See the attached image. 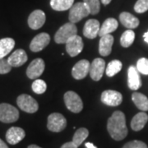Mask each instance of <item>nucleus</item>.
<instances>
[{
	"label": "nucleus",
	"instance_id": "24",
	"mask_svg": "<svg viewBox=\"0 0 148 148\" xmlns=\"http://www.w3.org/2000/svg\"><path fill=\"white\" fill-rule=\"evenodd\" d=\"M132 100L140 110L148 111V99L146 95L139 92H134L132 95Z\"/></svg>",
	"mask_w": 148,
	"mask_h": 148
},
{
	"label": "nucleus",
	"instance_id": "40",
	"mask_svg": "<svg viewBox=\"0 0 148 148\" xmlns=\"http://www.w3.org/2000/svg\"><path fill=\"white\" fill-rule=\"evenodd\" d=\"M27 148H41V147H40L39 146H37V145H30L29 147Z\"/></svg>",
	"mask_w": 148,
	"mask_h": 148
},
{
	"label": "nucleus",
	"instance_id": "4",
	"mask_svg": "<svg viewBox=\"0 0 148 148\" xmlns=\"http://www.w3.org/2000/svg\"><path fill=\"white\" fill-rule=\"evenodd\" d=\"M90 14V10L84 2H78L73 5L69 10V19L70 22L77 23Z\"/></svg>",
	"mask_w": 148,
	"mask_h": 148
},
{
	"label": "nucleus",
	"instance_id": "3",
	"mask_svg": "<svg viewBox=\"0 0 148 148\" xmlns=\"http://www.w3.org/2000/svg\"><path fill=\"white\" fill-rule=\"evenodd\" d=\"M64 103L66 107L73 113H80L83 109V103L79 95L76 92L69 90L67 91L64 96Z\"/></svg>",
	"mask_w": 148,
	"mask_h": 148
},
{
	"label": "nucleus",
	"instance_id": "7",
	"mask_svg": "<svg viewBox=\"0 0 148 148\" xmlns=\"http://www.w3.org/2000/svg\"><path fill=\"white\" fill-rule=\"evenodd\" d=\"M16 104L21 110L29 114L36 113L39 109V105L37 101L31 95L27 94L19 95L16 100Z\"/></svg>",
	"mask_w": 148,
	"mask_h": 148
},
{
	"label": "nucleus",
	"instance_id": "17",
	"mask_svg": "<svg viewBox=\"0 0 148 148\" xmlns=\"http://www.w3.org/2000/svg\"><path fill=\"white\" fill-rule=\"evenodd\" d=\"M28 57L26 53V51L22 49H19L15 50L13 53L9 56V58H8V62L10 64L11 67L12 68H17L20 67L21 65L27 63Z\"/></svg>",
	"mask_w": 148,
	"mask_h": 148
},
{
	"label": "nucleus",
	"instance_id": "12",
	"mask_svg": "<svg viewBox=\"0 0 148 148\" xmlns=\"http://www.w3.org/2000/svg\"><path fill=\"white\" fill-rule=\"evenodd\" d=\"M106 69V62L104 59L100 58H95L90 64V76L91 79L95 82H98L102 78Z\"/></svg>",
	"mask_w": 148,
	"mask_h": 148
},
{
	"label": "nucleus",
	"instance_id": "26",
	"mask_svg": "<svg viewBox=\"0 0 148 148\" xmlns=\"http://www.w3.org/2000/svg\"><path fill=\"white\" fill-rule=\"evenodd\" d=\"M135 40V33L132 30H127L123 33L120 38V44L123 47L127 48L131 46Z\"/></svg>",
	"mask_w": 148,
	"mask_h": 148
},
{
	"label": "nucleus",
	"instance_id": "22",
	"mask_svg": "<svg viewBox=\"0 0 148 148\" xmlns=\"http://www.w3.org/2000/svg\"><path fill=\"white\" fill-rule=\"evenodd\" d=\"M119 23L118 21L114 18H108L106 21H104V23L102 24L100 32H99V36H104L106 35H110L112 32H115L118 28Z\"/></svg>",
	"mask_w": 148,
	"mask_h": 148
},
{
	"label": "nucleus",
	"instance_id": "9",
	"mask_svg": "<svg viewBox=\"0 0 148 148\" xmlns=\"http://www.w3.org/2000/svg\"><path fill=\"white\" fill-rule=\"evenodd\" d=\"M83 41L82 37L79 36H75L72 37L66 43V51L71 57H75L78 55L83 49Z\"/></svg>",
	"mask_w": 148,
	"mask_h": 148
},
{
	"label": "nucleus",
	"instance_id": "32",
	"mask_svg": "<svg viewBox=\"0 0 148 148\" xmlns=\"http://www.w3.org/2000/svg\"><path fill=\"white\" fill-rule=\"evenodd\" d=\"M148 10V0H138L134 5V11L138 13H143Z\"/></svg>",
	"mask_w": 148,
	"mask_h": 148
},
{
	"label": "nucleus",
	"instance_id": "1",
	"mask_svg": "<svg viewBox=\"0 0 148 148\" xmlns=\"http://www.w3.org/2000/svg\"><path fill=\"white\" fill-rule=\"evenodd\" d=\"M107 130L115 141H121L127 137V128L125 115L122 111H115L108 119Z\"/></svg>",
	"mask_w": 148,
	"mask_h": 148
},
{
	"label": "nucleus",
	"instance_id": "11",
	"mask_svg": "<svg viewBox=\"0 0 148 148\" xmlns=\"http://www.w3.org/2000/svg\"><path fill=\"white\" fill-rule=\"evenodd\" d=\"M90 64L86 59H82L77 62L72 69V75L75 79L81 80L85 78L90 73Z\"/></svg>",
	"mask_w": 148,
	"mask_h": 148
},
{
	"label": "nucleus",
	"instance_id": "2",
	"mask_svg": "<svg viewBox=\"0 0 148 148\" xmlns=\"http://www.w3.org/2000/svg\"><path fill=\"white\" fill-rule=\"evenodd\" d=\"M77 28L75 23L68 22L63 25L56 32L54 36V40L57 44H66L72 37L77 36Z\"/></svg>",
	"mask_w": 148,
	"mask_h": 148
},
{
	"label": "nucleus",
	"instance_id": "14",
	"mask_svg": "<svg viewBox=\"0 0 148 148\" xmlns=\"http://www.w3.org/2000/svg\"><path fill=\"white\" fill-rule=\"evenodd\" d=\"M45 20L46 16L42 10H35L28 17V25L32 30H38L44 26Z\"/></svg>",
	"mask_w": 148,
	"mask_h": 148
},
{
	"label": "nucleus",
	"instance_id": "19",
	"mask_svg": "<svg viewBox=\"0 0 148 148\" xmlns=\"http://www.w3.org/2000/svg\"><path fill=\"white\" fill-rule=\"evenodd\" d=\"M113 44L114 37L110 34L101 36L99 42V53L101 56H108L110 54Z\"/></svg>",
	"mask_w": 148,
	"mask_h": 148
},
{
	"label": "nucleus",
	"instance_id": "5",
	"mask_svg": "<svg viewBox=\"0 0 148 148\" xmlns=\"http://www.w3.org/2000/svg\"><path fill=\"white\" fill-rule=\"evenodd\" d=\"M19 119V111L10 104H0V121L5 123H14Z\"/></svg>",
	"mask_w": 148,
	"mask_h": 148
},
{
	"label": "nucleus",
	"instance_id": "10",
	"mask_svg": "<svg viewBox=\"0 0 148 148\" xmlns=\"http://www.w3.org/2000/svg\"><path fill=\"white\" fill-rule=\"evenodd\" d=\"M45 64L42 58H36L27 69V76L30 79H36L43 73Z\"/></svg>",
	"mask_w": 148,
	"mask_h": 148
},
{
	"label": "nucleus",
	"instance_id": "21",
	"mask_svg": "<svg viewBox=\"0 0 148 148\" xmlns=\"http://www.w3.org/2000/svg\"><path fill=\"white\" fill-rule=\"evenodd\" d=\"M148 121V115L145 112H140L132 118L131 121V127L134 131H140L145 127Z\"/></svg>",
	"mask_w": 148,
	"mask_h": 148
},
{
	"label": "nucleus",
	"instance_id": "38",
	"mask_svg": "<svg viewBox=\"0 0 148 148\" xmlns=\"http://www.w3.org/2000/svg\"><path fill=\"white\" fill-rule=\"evenodd\" d=\"M143 39H144L145 42H147L148 44V31L143 35Z\"/></svg>",
	"mask_w": 148,
	"mask_h": 148
},
{
	"label": "nucleus",
	"instance_id": "37",
	"mask_svg": "<svg viewBox=\"0 0 148 148\" xmlns=\"http://www.w3.org/2000/svg\"><path fill=\"white\" fill-rule=\"evenodd\" d=\"M0 148H8V145L2 139H0Z\"/></svg>",
	"mask_w": 148,
	"mask_h": 148
},
{
	"label": "nucleus",
	"instance_id": "15",
	"mask_svg": "<svg viewBox=\"0 0 148 148\" xmlns=\"http://www.w3.org/2000/svg\"><path fill=\"white\" fill-rule=\"evenodd\" d=\"M26 137L25 131L18 127H10L6 133V140L11 145H16Z\"/></svg>",
	"mask_w": 148,
	"mask_h": 148
},
{
	"label": "nucleus",
	"instance_id": "35",
	"mask_svg": "<svg viewBox=\"0 0 148 148\" xmlns=\"http://www.w3.org/2000/svg\"><path fill=\"white\" fill-rule=\"evenodd\" d=\"M78 147L73 143V142H69V143H64V145L60 148H77Z\"/></svg>",
	"mask_w": 148,
	"mask_h": 148
},
{
	"label": "nucleus",
	"instance_id": "23",
	"mask_svg": "<svg viewBox=\"0 0 148 148\" xmlns=\"http://www.w3.org/2000/svg\"><path fill=\"white\" fill-rule=\"evenodd\" d=\"M15 46V40L12 38H3L0 40V58L7 56Z\"/></svg>",
	"mask_w": 148,
	"mask_h": 148
},
{
	"label": "nucleus",
	"instance_id": "29",
	"mask_svg": "<svg viewBox=\"0 0 148 148\" xmlns=\"http://www.w3.org/2000/svg\"><path fill=\"white\" fill-rule=\"evenodd\" d=\"M32 90L38 95H40L45 92L47 89V85L45 82V81L41 79H36L32 86Z\"/></svg>",
	"mask_w": 148,
	"mask_h": 148
},
{
	"label": "nucleus",
	"instance_id": "13",
	"mask_svg": "<svg viewBox=\"0 0 148 148\" xmlns=\"http://www.w3.org/2000/svg\"><path fill=\"white\" fill-rule=\"evenodd\" d=\"M50 41V36L47 33H40L33 38L30 44V49L33 52H40L47 46Z\"/></svg>",
	"mask_w": 148,
	"mask_h": 148
},
{
	"label": "nucleus",
	"instance_id": "18",
	"mask_svg": "<svg viewBox=\"0 0 148 148\" xmlns=\"http://www.w3.org/2000/svg\"><path fill=\"white\" fill-rule=\"evenodd\" d=\"M100 22L95 19H90L85 23L83 27V35L88 39H95L99 36Z\"/></svg>",
	"mask_w": 148,
	"mask_h": 148
},
{
	"label": "nucleus",
	"instance_id": "8",
	"mask_svg": "<svg viewBox=\"0 0 148 148\" xmlns=\"http://www.w3.org/2000/svg\"><path fill=\"white\" fill-rule=\"evenodd\" d=\"M101 101L109 106H119L123 101V95L120 92L114 90H107L102 92L101 97Z\"/></svg>",
	"mask_w": 148,
	"mask_h": 148
},
{
	"label": "nucleus",
	"instance_id": "20",
	"mask_svg": "<svg viewBox=\"0 0 148 148\" xmlns=\"http://www.w3.org/2000/svg\"><path fill=\"white\" fill-rule=\"evenodd\" d=\"M119 21L123 24V26H124L127 29L137 28L140 23L138 18L127 12H123L119 15Z\"/></svg>",
	"mask_w": 148,
	"mask_h": 148
},
{
	"label": "nucleus",
	"instance_id": "36",
	"mask_svg": "<svg viewBox=\"0 0 148 148\" xmlns=\"http://www.w3.org/2000/svg\"><path fill=\"white\" fill-rule=\"evenodd\" d=\"M85 147L86 148H97L93 143H85Z\"/></svg>",
	"mask_w": 148,
	"mask_h": 148
},
{
	"label": "nucleus",
	"instance_id": "34",
	"mask_svg": "<svg viewBox=\"0 0 148 148\" xmlns=\"http://www.w3.org/2000/svg\"><path fill=\"white\" fill-rule=\"evenodd\" d=\"M11 70H12V67L8 64V60L4 58H0V74L8 73Z\"/></svg>",
	"mask_w": 148,
	"mask_h": 148
},
{
	"label": "nucleus",
	"instance_id": "30",
	"mask_svg": "<svg viewBox=\"0 0 148 148\" xmlns=\"http://www.w3.org/2000/svg\"><path fill=\"white\" fill-rule=\"evenodd\" d=\"M83 2L89 8L90 14L95 15L100 12L101 9L100 0H83Z\"/></svg>",
	"mask_w": 148,
	"mask_h": 148
},
{
	"label": "nucleus",
	"instance_id": "33",
	"mask_svg": "<svg viewBox=\"0 0 148 148\" xmlns=\"http://www.w3.org/2000/svg\"><path fill=\"white\" fill-rule=\"evenodd\" d=\"M122 148H148L147 144L142 141L134 140L126 143Z\"/></svg>",
	"mask_w": 148,
	"mask_h": 148
},
{
	"label": "nucleus",
	"instance_id": "39",
	"mask_svg": "<svg viewBox=\"0 0 148 148\" xmlns=\"http://www.w3.org/2000/svg\"><path fill=\"white\" fill-rule=\"evenodd\" d=\"M110 2L111 0H101V3H102L104 5H108Z\"/></svg>",
	"mask_w": 148,
	"mask_h": 148
},
{
	"label": "nucleus",
	"instance_id": "28",
	"mask_svg": "<svg viewBox=\"0 0 148 148\" xmlns=\"http://www.w3.org/2000/svg\"><path fill=\"white\" fill-rule=\"evenodd\" d=\"M88 135H89V131L85 127H81L79 129H77L76 131V132L74 133L73 138V142L77 147H79L80 145L87 138Z\"/></svg>",
	"mask_w": 148,
	"mask_h": 148
},
{
	"label": "nucleus",
	"instance_id": "27",
	"mask_svg": "<svg viewBox=\"0 0 148 148\" xmlns=\"http://www.w3.org/2000/svg\"><path fill=\"white\" fill-rule=\"evenodd\" d=\"M123 64L119 60H113L109 63L107 68H106V75L108 77H114V75H116L118 73H119L121 71Z\"/></svg>",
	"mask_w": 148,
	"mask_h": 148
},
{
	"label": "nucleus",
	"instance_id": "6",
	"mask_svg": "<svg viewBox=\"0 0 148 148\" xmlns=\"http://www.w3.org/2000/svg\"><path fill=\"white\" fill-rule=\"evenodd\" d=\"M67 126L65 117L59 113H53L48 117L47 127L49 131L53 132H62Z\"/></svg>",
	"mask_w": 148,
	"mask_h": 148
},
{
	"label": "nucleus",
	"instance_id": "25",
	"mask_svg": "<svg viewBox=\"0 0 148 148\" xmlns=\"http://www.w3.org/2000/svg\"><path fill=\"white\" fill-rule=\"evenodd\" d=\"M74 0H50V6L55 11H66L73 5Z\"/></svg>",
	"mask_w": 148,
	"mask_h": 148
},
{
	"label": "nucleus",
	"instance_id": "31",
	"mask_svg": "<svg viewBox=\"0 0 148 148\" xmlns=\"http://www.w3.org/2000/svg\"><path fill=\"white\" fill-rule=\"evenodd\" d=\"M136 68L139 73L144 75H148V58H140L137 63Z\"/></svg>",
	"mask_w": 148,
	"mask_h": 148
},
{
	"label": "nucleus",
	"instance_id": "16",
	"mask_svg": "<svg viewBox=\"0 0 148 148\" xmlns=\"http://www.w3.org/2000/svg\"><path fill=\"white\" fill-rule=\"evenodd\" d=\"M127 86L131 90H138L142 86L139 72L134 66H130L127 70Z\"/></svg>",
	"mask_w": 148,
	"mask_h": 148
}]
</instances>
